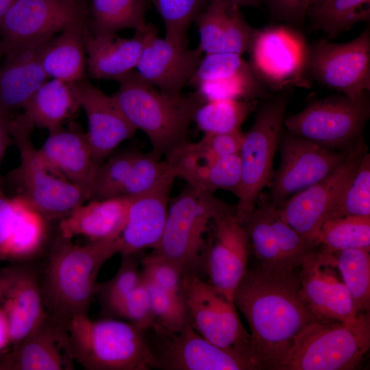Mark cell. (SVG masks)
Returning a JSON list of instances; mask_svg holds the SVG:
<instances>
[{"instance_id":"obj_25","label":"cell","mask_w":370,"mask_h":370,"mask_svg":"<svg viewBox=\"0 0 370 370\" xmlns=\"http://www.w3.org/2000/svg\"><path fill=\"white\" fill-rule=\"evenodd\" d=\"M3 308L10 327L11 343L17 345L47 312L43 304L40 284L36 271L30 267L3 269Z\"/></svg>"},{"instance_id":"obj_2","label":"cell","mask_w":370,"mask_h":370,"mask_svg":"<svg viewBox=\"0 0 370 370\" xmlns=\"http://www.w3.org/2000/svg\"><path fill=\"white\" fill-rule=\"evenodd\" d=\"M120 251L119 237L78 245L59 235L40 284L49 313L66 322L73 317L87 314L96 294L100 269Z\"/></svg>"},{"instance_id":"obj_57","label":"cell","mask_w":370,"mask_h":370,"mask_svg":"<svg viewBox=\"0 0 370 370\" xmlns=\"http://www.w3.org/2000/svg\"><path fill=\"white\" fill-rule=\"evenodd\" d=\"M320 1H321V0H312L310 6H311L312 5H314V4L317 3H318V2ZM309 8H310V7H309Z\"/></svg>"},{"instance_id":"obj_10","label":"cell","mask_w":370,"mask_h":370,"mask_svg":"<svg viewBox=\"0 0 370 370\" xmlns=\"http://www.w3.org/2000/svg\"><path fill=\"white\" fill-rule=\"evenodd\" d=\"M182 296L188 323L197 333L218 347L255 361L250 334L232 301L191 273L182 275Z\"/></svg>"},{"instance_id":"obj_15","label":"cell","mask_w":370,"mask_h":370,"mask_svg":"<svg viewBox=\"0 0 370 370\" xmlns=\"http://www.w3.org/2000/svg\"><path fill=\"white\" fill-rule=\"evenodd\" d=\"M366 152L365 146L359 142L330 175L275 206L282 219L316 242L328 214L354 176Z\"/></svg>"},{"instance_id":"obj_3","label":"cell","mask_w":370,"mask_h":370,"mask_svg":"<svg viewBox=\"0 0 370 370\" xmlns=\"http://www.w3.org/2000/svg\"><path fill=\"white\" fill-rule=\"evenodd\" d=\"M117 82L119 88L112 97L127 120L147 135L151 153L161 158L187 140L195 112L205 103L197 91L166 95L143 82L134 70Z\"/></svg>"},{"instance_id":"obj_34","label":"cell","mask_w":370,"mask_h":370,"mask_svg":"<svg viewBox=\"0 0 370 370\" xmlns=\"http://www.w3.org/2000/svg\"><path fill=\"white\" fill-rule=\"evenodd\" d=\"M270 206L267 199H261L241 224L261 269L275 273L291 272L286 269L271 224Z\"/></svg>"},{"instance_id":"obj_31","label":"cell","mask_w":370,"mask_h":370,"mask_svg":"<svg viewBox=\"0 0 370 370\" xmlns=\"http://www.w3.org/2000/svg\"><path fill=\"white\" fill-rule=\"evenodd\" d=\"M79 107L69 84L60 79L45 82L23 108L34 127L49 131L62 125Z\"/></svg>"},{"instance_id":"obj_1","label":"cell","mask_w":370,"mask_h":370,"mask_svg":"<svg viewBox=\"0 0 370 370\" xmlns=\"http://www.w3.org/2000/svg\"><path fill=\"white\" fill-rule=\"evenodd\" d=\"M233 301L248 323L252 356L261 369L279 370L296 336L317 321L301 295L296 270L248 269Z\"/></svg>"},{"instance_id":"obj_26","label":"cell","mask_w":370,"mask_h":370,"mask_svg":"<svg viewBox=\"0 0 370 370\" xmlns=\"http://www.w3.org/2000/svg\"><path fill=\"white\" fill-rule=\"evenodd\" d=\"M136 31L134 37L124 38L116 33L92 35L88 26L84 32L86 65L94 79L120 78L135 69L141 56L147 34L154 29Z\"/></svg>"},{"instance_id":"obj_24","label":"cell","mask_w":370,"mask_h":370,"mask_svg":"<svg viewBox=\"0 0 370 370\" xmlns=\"http://www.w3.org/2000/svg\"><path fill=\"white\" fill-rule=\"evenodd\" d=\"M38 149L44 164L53 174L83 186L90 193L97 166L86 134L78 126H62L49 131Z\"/></svg>"},{"instance_id":"obj_50","label":"cell","mask_w":370,"mask_h":370,"mask_svg":"<svg viewBox=\"0 0 370 370\" xmlns=\"http://www.w3.org/2000/svg\"><path fill=\"white\" fill-rule=\"evenodd\" d=\"M273 17L289 23H301L312 0H264Z\"/></svg>"},{"instance_id":"obj_6","label":"cell","mask_w":370,"mask_h":370,"mask_svg":"<svg viewBox=\"0 0 370 370\" xmlns=\"http://www.w3.org/2000/svg\"><path fill=\"white\" fill-rule=\"evenodd\" d=\"M369 347V312L349 321H316L296 336L279 370L356 369Z\"/></svg>"},{"instance_id":"obj_45","label":"cell","mask_w":370,"mask_h":370,"mask_svg":"<svg viewBox=\"0 0 370 370\" xmlns=\"http://www.w3.org/2000/svg\"><path fill=\"white\" fill-rule=\"evenodd\" d=\"M133 255L121 254V264L114 276L106 282L98 283L96 294L102 307L108 312L143 280L142 272Z\"/></svg>"},{"instance_id":"obj_46","label":"cell","mask_w":370,"mask_h":370,"mask_svg":"<svg viewBox=\"0 0 370 370\" xmlns=\"http://www.w3.org/2000/svg\"><path fill=\"white\" fill-rule=\"evenodd\" d=\"M251 70L241 54L229 52L206 53L188 84L196 86L201 82L226 79Z\"/></svg>"},{"instance_id":"obj_13","label":"cell","mask_w":370,"mask_h":370,"mask_svg":"<svg viewBox=\"0 0 370 370\" xmlns=\"http://www.w3.org/2000/svg\"><path fill=\"white\" fill-rule=\"evenodd\" d=\"M82 0H16L0 22L2 53L18 45L51 40L60 32L86 24Z\"/></svg>"},{"instance_id":"obj_5","label":"cell","mask_w":370,"mask_h":370,"mask_svg":"<svg viewBox=\"0 0 370 370\" xmlns=\"http://www.w3.org/2000/svg\"><path fill=\"white\" fill-rule=\"evenodd\" d=\"M235 207L214 193L188 185L170 199L164 228L157 247L147 256L175 264L183 274L201 267L206 234L213 220Z\"/></svg>"},{"instance_id":"obj_14","label":"cell","mask_w":370,"mask_h":370,"mask_svg":"<svg viewBox=\"0 0 370 370\" xmlns=\"http://www.w3.org/2000/svg\"><path fill=\"white\" fill-rule=\"evenodd\" d=\"M307 69L319 83L358 99L370 90V32L345 43L319 40L308 51Z\"/></svg>"},{"instance_id":"obj_35","label":"cell","mask_w":370,"mask_h":370,"mask_svg":"<svg viewBox=\"0 0 370 370\" xmlns=\"http://www.w3.org/2000/svg\"><path fill=\"white\" fill-rule=\"evenodd\" d=\"M307 16L314 29L334 38L356 23L369 21L370 0H321L310 6Z\"/></svg>"},{"instance_id":"obj_38","label":"cell","mask_w":370,"mask_h":370,"mask_svg":"<svg viewBox=\"0 0 370 370\" xmlns=\"http://www.w3.org/2000/svg\"><path fill=\"white\" fill-rule=\"evenodd\" d=\"M254 108V102L245 99L207 101L195 111L193 121L204 134H224L241 130Z\"/></svg>"},{"instance_id":"obj_39","label":"cell","mask_w":370,"mask_h":370,"mask_svg":"<svg viewBox=\"0 0 370 370\" xmlns=\"http://www.w3.org/2000/svg\"><path fill=\"white\" fill-rule=\"evenodd\" d=\"M160 14L165 27V39L186 47L190 25L209 5L210 0H148Z\"/></svg>"},{"instance_id":"obj_33","label":"cell","mask_w":370,"mask_h":370,"mask_svg":"<svg viewBox=\"0 0 370 370\" xmlns=\"http://www.w3.org/2000/svg\"><path fill=\"white\" fill-rule=\"evenodd\" d=\"M175 173L199 190L214 193L223 189L235 194L241 180L240 156L236 153L210 163H182L176 167Z\"/></svg>"},{"instance_id":"obj_40","label":"cell","mask_w":370,"mask_h":370,"mask_svg":"<svg viewBox=\"0 0 370 370\" xmlns=\"http://www.w3.org/2000/svg\"><path fill=\"white\" fill-rule=\"evenodd\" d=\"M138 150L127 149L99 163L94 174L90 200L121 196Z\"/></svg>"},{"instance_id":"obj_36","label":"cell","mask_w":370,"mask_h":370,"mask_svg":"<svg viewBox=\"0 0 370 370\" xmlns=\"http://www.w3.org/2000/svg\"><path fill=\"white\" fill-rule=\"evenodd\" d=\"M316 243L330 253L349 249L370 250V215L325 221L320 227Z\"/></svg>"},{"instance_id":"obj_19","label":"cell","mask_w":370,"mask_h":370,"mask_svg":"<svg viewBox=\"0 0 370 370\" xmlns=\"http://www.w3.org/2000/svg\"><path fill=\"white\" fill-rule=\"evenodd\" d=\"M203 53L199 47L189 49L158 37L155 28L147 34L134 71L145 83L158 86L166 95L177 96L189 83Z\"/></svg>"},{"instance_id":"obj_42","label":"cell","mask_w":370,"mask_h":370,"mask_svg":"<svg viewBox=\"0 0 370 370\" xmlns=\"http://www.w3.org/2000/svg\"><path fill=\"white\" fill-rule=\"evenodd\" d=\"M370 215V155L366 152L326 219Z\"/></svg>"},{"instance_id":"obj_30","label":"cell","mask_w":370,"mask_h":370,"mask_svg":"<svg viewBox=\"0 0 370 370\" xmlns=\"http://www.w3.org/2000/svg\"><path fill=\"white\" fill-rule=\"evenodd\" d=\"M13 218L0 258L26 259L34 256L47 235V219L23 196L11 199Z\"/></svg>"},{"instance_id":"obj_28","label":"cell","mask_w":370,"mask_h":370,"mask_svg":"<svg viewBox=\"0 0 370 370\" xmlns=\"http://www.w3.org/2000/svg\"><path fill=\"white\" fill-rule=\"evenodd\" d=\"M131 197L90 200L81 204L59 223L60 235L66 239L83 236L90 241L118 238L125 225Z\"/></svg>"},{"instance_id":"obj_48","label":"cell","mask_w":370,"mask_h":370,"mask_svg":"<svg viewBox=\"0 0 370 370\" xmlns=\"http://www.w3.org/2000/svg\"><path fill=\"white\" fill-rule=\"evenodd\" d=\"M143 278L157 287L177 296H182V278L180 268L169 262L145 256Z\"/></svg>"},{"instance_id":"obj_49","label":"cell","mask_w":370,"mask_h":370,"mask_svg":"<svg viewBox=\"0 0 370 370\" xmlns=\"http://www.w3.org/2000/svg\"><path fill=\"white\" fill-rule=\"evenodd\" d=\"M244 135L241 130L224 134H204L198 142L203 151L217 160L239 153Z\"/></svg>"},{"instance_id":"obj_17","label":"cell","mask_w":370,"mask_h":370,"mask_svg":"<svg viewBox=\"0 0 370 370\" xmlns=\"http://www.w3.org/2000/svg\"><path fill=\"white\" fill-rule=\"evenodd\" d=\"M300 268V293L317 321L345 322L358 316L347 288L336 275L334 253L316 249Z\"/></svg>"},{"instance_id":"obj_56","label":"cell","mask_w":370,"mask_h":370,"mask_svg":"<svg viewBox=\"0 0 370 370\" xmlns=\"http://www.w3.org/2000/svg\"><path fill=\"white\" fill-rule=\"evenodd\" d=\"M4 291V280L2 275L0 274V301L2 300Z\"/></svg>"},{"instance_id":"obj_53","label":"cell","mask_w":370,"mask_h":370,"mask_svg":"<svg viewBox=\"0 0 370 370\" xmlns=\"http://www.w3.org/2000/svg\"><path fill=\"white\" fill-rule=\"evenodd\" d=\"M11 343L10 332L6 314L0 306V352Z\"/></svg>"},{"instance_id":"obj_11","label":"cell","mask_w":370,"mask_h":370,"mask_svg":"<svg viewBox=\"0 0 370 370\" xmlns=\"http://www.w3.org/2000/svg\"><path fill=\"white\" fill-rule=\"evenodd\" d=\"M309 49L301 34L285 26L256 29L248 49L258 79L270 88L308 87L305 77Z\"/></svg>"},{"instance_id":"obj_20","label":"cell","mask_w":370,"mask_h":370,"mask_svg":"<svg viewBox=\"0 0 370 370\" xmlns=\"http://www.w3.org/2000/svg\"><path fill=\"white\" fill-rule=\"evenodd\" d=\"M69 84L86 114V137L93 157L99 164L137 130L125 117L112 96L106 95L84 78Z\"/></svg>"},{"instance_id":"obj_23","label":"cell","mask_w":370,"mask_h":370,"mask_svg":"<svg viewBox=\"0 0 370 370\" xmlns=\"http://www.w3.org/2000/svg\"><path fill=\"white\" fill-rule=\"evenodd\" d=\"M175 179L155 188L131 197L125 225L119 236L121 254H134L158 245L166 223L169 195Z\"/></svg>"},{"instance_id":"obj_18","label":"cell","mask_w":370,"mask_h":370,"mask_svg":"<svg viewBox=\"0 0 370 370\" xmlns=\"http://www.w3.org/2000/svg\"><path fill=\"white\" fill-rule=\"evenodd\" d=\"M164 336L158 352H154L159 369L167 370H255L253 360L212 343L188 323Z\"/></svg>"},{"instance_id":"obj_7","label":"cell","mask_w":370,"mask_h":370,"mask_svg":"<svg viewBox=\"0 0 370 370\" xmlns=\"http://www.w3.org/2000/svg\"><path fill=\"white\" fill-rule=\"evenodd\" d=\"M33 127L23 112L16 114L9 123L10 135L21 155V165L15 173L19 195L47 220L61 219L90 200V193L49 170L32 143Z\"/></svg>"},{"instance_id":"obj_44","label":"cell","mask_w":370,"mask_h":370,"mask_svg":"<svg viewBox=\"0 0 370 370\" xmlns=\"http://www.w3.org/2000/svg\"><path fill=\"white\" fill-rule=\"evenodd\" d=\"M261 82L253 71L232 78L199 83L197 92L205 102L224 100H251L260 92Z\"/></svg>"},{"instance_id":"obj_51","label":"cell","mask_w":370,"mask_h":370,"mask_svg":"<svg viewBox=\"0 0 370 370\" xmlns=\"http://www.w3.org/2000/svg\"><path fill=\"white\" fill-rule=\"evenodd\" d=\"M13 218L11 199L8 198L0 188V251L9 235Z\"/></svg>"},{"instance_id":"obj_4","label":"cell","mask_w":370,"mask_h":370,"mask_svg":"<svg viewBox=\"0 0 370 370\" xmlns=\"http://www.w3.org/2000/svg\"><path fill=\"white\" fill-rule=\"evenodd\" d=\"M67 329L74 360L86 369H159L147 330L132 323L82 314L70 319Z\"/></svg>"},{"instance_id":"obj_32","label":"cell","mask_w":370,"mask_h":370,"mask_svg":"<svg viewBox=\"0 0 370 370\" xmlns=\"http://www.w3.org/2000/svg\"><path fill=\"white\" fill-rule=\"evenodd\" d=\"M148 0H92V20L88 29L94 35L116 33L126 28L147 31L145 13Z\"/></svg>"},{"instance_id":"obj_55","label":"cell","mask_w":370,"mask_h":370,"mask_svg":"<svg viewBox=\"0 0 370 370\" xmlns=\"http://www.w3.org/2000/svg\"><path fill=\"white\" fill-rule=\"evenodd\" d=\"M16 1V0H0V22L8 10Z\"/></svg>"},{"instance_id":"obj_21","label":"cell","mask_w":370,"mask_h":370,"mask_svg":"<svg viewBox=\"0 0 370 370\" xmlns=\"http://www.w3.org/2000/svg\"><path fill=\"white\" fill-rule=\"evenodd\" d=\"M73 362L67 322L47 312L0 361V369L69 370Z\"/></svg>"},{"instance_id":"obj_27","label":"cell","mask_w":370,"mask_h":370,"mask_svg":"<svg viewBox=\"0 0 370 370\" xmlns=\"http://www.w3.org/2000/svg\"><path fill=\"white\" fill-rule=\"evenodd\" d=\"M200 43L206 53L247 51L256 29L245 20L239 7L210 0L196 18Z\"/></svg>"},{"instance_id":"obj_22","label":"cell","mask_w":370,"mask_h":370,"mask_svg":"<svg viewBox=\"0 0 370 370\" xmlns=\"http://www.w3.org/2000/svg\"><path fill=\"white\" fill-rule=\"evenodd\" d=\"M51 40L18 45L3 53L5 58L0 66V112L7 119L10 120L15 112L23 109L49 77L41 57Z\"/></svg>"},{"instance_id":"obj_47","label":"cell","mask_w":370,"mask_h":370,"mask_svg":"<svg viewBox=\"0 0 370 370\" xmlns=\"http://www.w3.org/2000/svg\"><path fill=\"white\" fill-rule=\"evenodd\" d=\"M110 313L125 319L145 330L153 328L155 323L150 297L143 279L112 308Z\"/></svg>"},{"instance_id":"obj_9","label":"cell","mask_w":370,"mask_h":370,"mask_svg":"<svg viewBox=\"0 0 370 370\" xmlns=\"http://www.w3.org/2000/svg\"><path fill=\"white\" fill-rule=\"evenodd\" d=\"M369 115L367 95L353 99L341 94L310 103L284 118V124L291 134L332 149L348 151L361 141Z\"/></svg>"},{"instance_id":"obj_8","label":"cell","mask_w":370,"mask_h":370,"mask_svg":"<svg viewBox=\"0 0 370 370\" xmlns=\"http://www.w3.org/2000/svg\"><path fill=\"white\" fill-rule=\"evenodd\" d=\"M286 105L285 97L266 103L258 110L253 126L244 135L239 151L241 180L235 193L238 198L235 217L241 223L255 208L262 190L271 182Z\"/></svg>"},{"instance_id":"obj_43","label":"cell","mask_w":370,"mask_h":370,"mask_svg":"<svg viewBox=\"0 0 370 370\" xmlns=\"http://www.w3.org/2000/svg\"><path fill=\"white\" fill-rule=\"evenodd\" d=\"M149 295L153 330L159 334L174 333L188 323L182 297L166 292L143 278Z\"/></svg>"},{"instance_id":"obj_41","label":"cell","mask_w":370,"mask_h":370,"mask_svg":"<svg viewBox=\"0 0 370 370\" xmlns=\"http://www.w3.org/2000/svg\"><path fill=\"white\" fill-rule=\"evenodd\" d=\"M175 178L173 168L165 160H161L151 151L144 153L138 150L121 196L135 197Z\"/></svg>"},{"instance_id":"obj_29","label":"cell","mask_w":370,"mask_h":370,"mask_svg":"<svg viewBox=\"0 0 370 370\" xmlns=\"http://www.w3.org/2000/svg\"><path fill=\"white\" fill-rule=\"evenodd\" d=\"M88 23L70 27L45 47L41 62L48 77L72 83L84 78V32Z\"/></svg>"},{"instance_id":"obj_52","label":"cell","mask_w":370,"mask_h":370,"mask_svg":"<svg viewBox=\"0 0 370 370\" xmlns=\"http://www.w3.org/2000/svg\"><path fill=\"white\" fill-rule=\"evenodd\" d=\"M10 119L0 112V165L8 147L12 142L9 130ZM2 188V180L0 175V188Z\"/></svg>"},{"instance_id":"obj_37","label":"cell","mask_w":370,"mask_h":370,"mask_svg":"<svg viewBox=\"0 0 370 370\" xmlns=\"http://www.w3.org/2000/svg\"><path fill=\"white\" fill-rule=\"evenodd\" d=\"M370 250L349 249L334 252L336 264L358 313L370 309Z\"/></svg>"},{"instance_id":"obj_54","label":"cell","mask_w":370,"mask_h":370,"mask_svg":"<svg viewBox=\"0 0 370 370\" xmlns=\"http://www.w3.org/2000/svg\"><path fill=\"white\" fill-rule=\"evenodd\" d=\"M224 3L237 7L250 6L258 8L261 3V0H219Z\"/></svg>"},{"instance_id":"obj_58","label":"cell","mask_w":370,"mask_h":370,"mask_svg":"<svg viewBox=\"0 0 370 370\" xmlns=\"http://www.w3.org/2000/svg\"><path fill=\"white\" fill-rule=\"evenodd\" d=\"M1 54H2V51H1V46H0V56Z\"/></svg>"},{"instance_id":"obj_12","label":"cell","mask_w":370,"mask_h":370,"mask_svg":"<svg viewBox=\"0 0 370 370\" xmlns=\"http://www.w3.org/2000/svg\"><path fill=\"white\" fill-rule=\"evenodd\" d=\"M278 145L280 164L273 173L267 199L276 207L330 175L352 149H332L289 132L280 136Z\"/></svg>"},{"instance_id":"obj_16","label":"cell","mask_w":370,"mask_h":370,"mask_svg":"<svg viewBox=\"0 0 370 370\" xmlns=\"http://www.w3.org/2000/svg\"><path fill=\"white\" fill-rule=\"evenodd\" d=\"M210 227L201 267L208 282L233 301L234 293L248 270L249 238L235 211L218 216Z\"/></svg>"}]
</instances>
